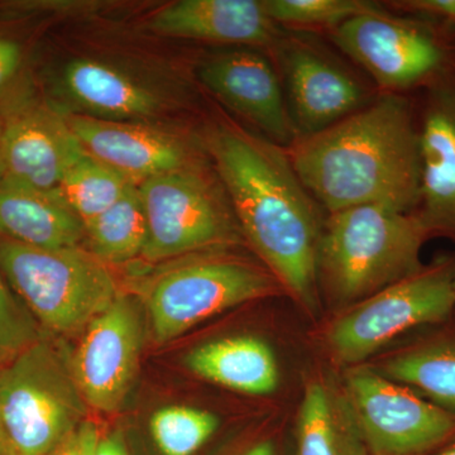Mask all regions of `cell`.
Wrapping results in <instances>:
<instances>
[{
	"instance_id": "obj_1",
	"label": "cell",
	"mask_w": 455,
	"mask_h": 455,
	"mask_svg": "<svg viewBox=\"0 0 455 455\" xmlns=\"http://www.w3.org/2000/svg\"><path fill=\"white\" fill-rule=\"evenodd\" d=\"M206 148L242 235L281 286L309 309L315 307L319 204L286 149L227 123L209 132Z\"/></svg>"
},
{
	"instance_id": "obj_2",
	"label": "cell",
	"mask_w": 455,
	"mask_h": 455,
	"mask_svg": "<svg viewBox=\"0 0 455 455\" xmlns=\"http://www.w3.org/2000/svg\"><path fill=\"white\" fill-rule=\"evenodd\" d=\"M293 169L331 214L362 205L414 212L420 199V140L406 98L387 92L286 149Z\"/></svg>"
},
{
	"instance_id": "obj_3",
	"label": "cell",
	"mask_w": 455,
	"mask_h": 455,
	"mask_svg": "<svg viewBox=\"0 0 455 455\" xmlns=\"http://www.w3.org/2000/svg\"><path fill=\"white\" fill-rule=\"evenodd\" d=\"M429 238L415 212L382 205L333 212L320 239L317 278L334 300H364L420 271Z\"/></svg>"
},
{
	"instance_id": "obj_4",
	"label": "cell",
	"mask_w": 455,
	"mask_h": 455,
	"mask_svg": "<svg viewBox=\"0 0 455 455\" xmlns=\"http://www.w3.org/2000/svg\"><path fill=\"white\" fill-rule=\"evenodd\" d=\"M60 339L42 337L0 368V440L7 455H49L89 406Z\"/></svg>"
},
{
	"instance_id": "obj_5",
	"label": "cell",
	"mask_w": 455,
	"mask_h": 455,
	"mask_svg": "<svg viewBox=\"0 0 455 455\" xmlns=\"http://www.w3.org/2000/svg\"><path fill=\"white\" fill-rule=\"evenodd\" d=\"M0 271L50 334L84 333L119 291L106 263L83 248L41 250L0 236Z\"/></svg>"
},
{
	"instance_id": "obj_6",
	"label": "cell",
	"mask_w": 455,
	"mask_h": 455,
	"mask_svg": "<svg viewBox=\"0 0 455 455\" xmlns=\"http://www.w3.org/2000/svg\"><path fill=\"white\" fill-rule=\"evenodd\" d=\"M151 262L238 243L239 226L217 172L197 164L137 184Z\"/></svg>"
},
{
	"instance_id": "obj_7",
	"label": "cell",
	"mask_w": 455,
	"mask_h": 455,
	"mask_svg": "<svg viewBox=\"0 0 455 455\" xmlns=\"http://www.w3.org/2000/svg\"><path fill=\"white\" fill-rule=\"evenodd\" d=\"M455 309L454 260H439L357 302L328 331L341 363H358L419 326L435 325Z\"/></svg>"
},
{
	"instance_id": "obj_8",
	"label": "cell",
	"mask_w": 455,
	"mask_h": 455,
	"mask_svg": "<svg viewBox=\"0 0 455 455\" xmlns=\"http://www.w3.org/2000/svg\"><path fill=\"white\" fill-rule=\"evenodd\" d=\"M339 49L388 92L425 89L455 68L451 41L414 18L381 9L359 14L331 31Z\"/></svg>"
},
{
	"instance_id": "obj_9",
	"label": "cell",
	"mask_w": 455,
	"mask_h": 455,
	"mask_svg": "<svg viewBox=\"0 0 455 455\" xmlns=\"http://www.w3.org/2000/svg\"><path fill=\"white\" fill-rule=\"evenodd\" d=\"M278 286L271 272L229 257H203L173 268L147 296L155 339L169 343L215 314L272 295Z\"/></svg>"
},
{
	"instance_id": "obj_10",
	"label": "cell",
	"mask_w": 455,
	"mask_h": 455,
	"mask_svg": "<svg viewBox=\"0 0 455 455\" xmlns=\"http://www.w3.org/2000/svg\"><path fill=\"white\" fill-rule=\"evenodd\" d=\"M86 155L65 114L32 85L2 104L0 184L59 190L65 173Z\"/></svg>"
},
{
	"instance_id": "obj_11",
	"label": "cell",
	"mask_w": 455,
	"mask_h": 455,
	"mask_svg": "<svg viewBox=\"0 0 455 455\" xmlns=\"http://www.w3.org/2000/svg\"><path fill=\"white\" fill-rule=\"evenodd\" d=\"M350 407L373 455H421L455 435V414L368 370L347 379Z\"/></svg>"
},
{
	"instance_id": "obj_12",
	"label": "cell",
	"mask_w": 455,
	"mask_h": 455,
	"mask_svg": "<svg viewBox=\"0 0 455 455\" xmlns=\"http://www.w3.org/2000/svg\"><path fill=\"white\" fill-rule=\"evenodd\" d=\"M143 334L139 305L121 293L90 323L71 357L86 405L107 414L123 405L139 372Z\"/></svg>"
},
{
	"instance_id": "obj_13",
	"label": "cell",
	"mask_w": 455,
	"mask_h": 455,
	"mask_svg": "<svg viewBox=\"0 0 455 455\" xmlns=\"http://www.w3.org/2000/svg\"><path fill=\"white\" fill-rule=\"evenodd\" d=\"M199 79L218 100L287 149L299 139L280 77L265 56L233 50L206 59Z\"/></svg>"
},
{
	"instance_id": "obj_14",
	"label": "cell",
	"mask_w": 455,
	"mask_h": 455,
	"mask_svg": "<svg viewBox=\"0 0 455 455\" xmlns=\"http://www.w3.org/2000/svg\"><path fill=\"white\" fill-rule=\"evenodd\" d=\"M275 51L299 139L331 127L366 104L357 80L309 44L281 38Z\"/></svg>"
},
{
	"instance_id": "obj_15",
	"label": "cell",
	"mask_w": 455,
	"mask_h": 455,
	"mask_svg": "<svg viewBox=\"0 0 455 455\" xmlns=\"http://www.w3.org/2000/svg\"><path fill=\"white\" fill-rule=\"evenodd\" d=\"M418 123L420 199L414 212L430 236L455 241V68L427 86Z\"/></svg>"
},
{
	"instance_id": "obj_16",
	"label": "cell",
	"mask_w": 455,
	"mask_h": 455,
	"mask_svg": "<svg viewBox=\"0 0 455 455\" xmlns=\"http://www.w3.org/2000/svg\"><path fill=\"white\" fill-rule=\"evenodd\" d=\"M80 145L92 157L140 184L161 173L202 164L196 147L140 123L65 114Z\"/></svg>"
},
{
	"instance_id": "obj_17",
	"label": "cell",
	"mask_w": 455,
	"mask_h": 455,
	"mask_svg": "<svg viewBox=\"0 0 455 455\" xmlns=\"http://www.w3.org/2000/svg\"><path fill=\"white\" fill-rule=\"evenodd\" d=\"M51 106L64 114L134 122L163 110L152 90L116 66L92 59L68 62L49 84Z\"/></svg>"
},
{
	"instance_id": "obj_18",
	"label": "cell",
	"mask_w": 455,
	"mask_h": 455,
	"mask_svg": "<svg viewBox=\"0 0 455 455\" xmlns=\"http://www.w3.org/2000/svg\"><path fill=\"white\" fill-rule=\"evenodd\" d=\"M146 28L166 37L272 50L281 40L263 0H180L155 12Z\"/></svg>"
},
{
	"instance_id": "obj_19",
	"label": "cell",
	"mask_w": 455,
	"mask_h": 455,
	"mask_svg": "<svg viewBox=\"0 0 455 455\" xmlns=\"http://www.w3.org/2000/svg\"><path fill=\"white\" fill-rule=\"evenodd\" d=\"M0 236L41 250L80 247L82 220L55 191L0 184Z\"/></svg>"
},
{
	"instance_id": "obj_20",
	"label": "cell",
	"mask_w": 455,
	"mask_h": 455,
	"mask_svg": "<svg viewBox=\"0 0 455 455\" xmlns=\"http://www.w3.org/2000/svg\"><path fill=\"white\" fill-rule=\"evenodd\" d=\"M185 364L200 379L242 394L267 395L278 385L276 357L259 338L211 341L188 352Z\"/></svg>"
},
{
	"instance_id": "obj_21",
	"label": "cell",
	"mask_w": 455,
	"mask_h": 455,
	"mask_svg": "<svg viewBox=\"0 0 455 455\" xmlns=\"http://www.w3.org/2000/svg\"><path fill=\"white\" fill-rule=\"evenodd\" d=\"M299 455H368L349 403L324 382L305 388L298 424Z\"/></svg>"
},
{
	"instance_id": "obj_22",
	"label": "cell",
	"mask_w": 455,
	"mask_h": 455,
	"mask_svg": "<svg viewBox=\"0 0 455 455\" xmlns=\"http://www.w3.org/2000/svg\"><path fill=\"white\" fill-rule=\"evenodd\" d=\"M385 373L455 414V325L395 355Z\"/></svg>"
},
{
	"instance_id": "obj_23",
	"label": "cell",
	"mask_w": 455,
	"mask_h": 455,
	"mask_svg": "<svg viewBox=\"0 0 455 455\" xmlns=\"http://www.w3.org/2000/svg\"><path fill=\"white\" fill-rule=\"evenodd\" d=\"M85 229L90 252L106 265H119L142 256L148 229L137 184Z\"/></svg>"
},
{
	"instance_id": "obj_24",
	"label": "cell",
	"mask_w": 455,
	"mask_h": 455,
	"mask_svg": "<svg viewBox=\"0 0 455 455\" xmlns=\"http://www.w3.org/2000/svg\"><path fill=\"white\" fill-rule=\"evenodd\" d=\"M134 184L88 154L65 173L59 193L86 228Z\"/></svg>"
},
{
	"instance_id": "obj_25",
	"label": "cell",
	"mask_w": 455,
	"mask_h": 455,
	"mask_svg": "<svg viewBox=\"0 0 455 455\" xmlns=\"http://www.w3.org/2000/svg\"><path fill=\"white\" fill-rule=\"evenodd\" d=\"M220 420L212 412L188 406L157 410L149 420L156 447L163 455H194L214 435Z\"/></svg>"
},
{
	"instance_id": "obj_26",
	"label": "cell",
	"mask_w": 455,
	"mask_h": 455,
	"mask_svg": "<svg viewBox=\"0 0 455 455\" xmlns=\"http://www.w3.org/2000/svg\"><path fill=\"white\" fill-rule=\"evenodd\" d=\"M263 5L277 26L300 31H334L350 18L381 9L363 0H263Z\"/></svg>"
},
{
	"instance_id": "obj_27",
	"label": "cell",
	"mask_w": 455,
	"mask_h": 455,
	"mask_svg": "<svg viewBox=\"0 0 455 455\" xmlns=\"http://www.w3.org/2000/svg\"><path fill=\"white\" fill-rule=\"evenodd\" d=\"M42 334L40 325L0 271V362L8 363Z\"/></svg>"
},
{
	"instance_id": "obj_28",
	"label": "cell",
	"mask_w": 455,
	"mask_h": 455,
	"mask_svg": "<svg viewBox=\"0 0 455 455\" xmlns=\"http://www.w3.org/2000/svg\"><path fill=\"white\" fill-rule=\"evenodd\" d=\"M25 68L22 44L8 33L0 32V106L31 85L26 77Z\"/></svg>"
},
{
	"instance_id": "obj_29",
	"label": "cell",
	"mask_w": 455,
	"mask_h": 455,
	"mask_svg": "<svg viewBox=\"0 0 455 455\" xmlns=\"http://www.w3.org/2000/svg\"><path fill=\"white\" fill-rule=\"evenodd\" d=\"M390 4L430 26L448 40H455V0H401Z\"/></svg>"
},
{
	"instance_id": "obj_30",
	"label": "cell",
	"mask_w": 455,
	"mask_h": 455,
	"mask_svg": "<svg viewBox=\"0 0 455 455\" xmlns=\"http://www.w3.org/2000/svg\"><path fill=\"white\" fill-rule=\"evenodd\" d=\"M100 439L97 424L86 419L68 433L49 455H95Z\"/></svg>"
},
{
	"instance_id": "obj_31",
	"label": "cell",
	"mask_w": 455,
	"mask_h": 455,
	"mask_svg": "<svg viewBox=\"0 0 455 455\" xmlns=\"http://www.w3.org/2000/svg\"><path fill=\"white\" fill-rule=\"evenodd\" d=\"M95 455H128L127 445H125L122 431L116 430L109 435L101 438Z\"/></svg>"
},
{
	"instance_id": "obj_32",
	"label": "cell",
	"mask_w": 455,
	"mask_h": 455,
	"mask_svg": "<svg viewBox=\"0 0 455 455\" xmlns=\"http://www.w3.org/2000/svg\"><path fill=\"white\" fill-rule=\"evenodd\" d=\"M243 455H276V451H275V447L272 443L265 442L259 443L256 447L251 448L250 451Z\"/></svg>"
},
{
	"instance_id": "obj_33",
	"label": "cell",
	"mask_w": 455,
	"mask_h": 455,
	"mask_svg": "<svg viewBox=\"0 0 455 455\" xmlns=\"http://www.w3.org/2000/svg\"><path fill=\"white\" fill-rule=\"evenodd\" d=\"M436 455H455V443H453V444L448 445V447H445L443 449V451H440Z\"/></svg>"
},
{
	"instance_id": "obj_34",
	"label": "cell",
	"mask_w": 455,
	"mask_h": 455,
	"mask_svg": "<svg viewBox=\"0 0 455 455\" xmlns=\"http://www.w3.org/2000/svg\"><path fill=\"white\" fill-rule=\"evenodd\" d=\"M0 137H2V106H0ZM0 180H2V164H0Z\"/></svg>"
},
{
	"instance_id": "obj_35",
	"label": "cell",
	"mask_w": 455,
	"mask_h": 455,
	"mask_svg": "<svg viewBox=\"0 0 455 455\" xmlns=\"http://www.w3.org/2000/svg\"><path fill=\"white\" fill-rule=\"evenodd\" d=\"M0 455H7V451H5L4 445H3L2 440H0Z\"/></svg>"
},
{
	"instance_id": "obj_36",
	"label": "cell",
	"mask_w": 455,
	"mask_h": 455,
	"mask_svg": "<svg viewBox=\"0 0 455 455\" xmlns=\"http://www.w3.org/2000/svg\"><path fill=\"white\" fill-rule=\"evenodd\" d=\"M454 287H455V260H454Z\"/></svg>"
}]
</instances>
